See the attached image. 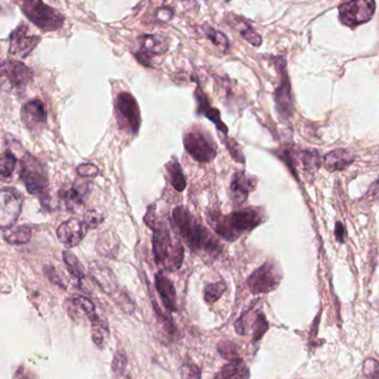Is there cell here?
<instances>
[{
  "instance_id": "cell-3",
  "label": "cell",
  "mask_w": 379,
  "mask_h": 379,
  "mask_svg": "<svg viewBox=\"0 0 379 379\" xmlns=\"http://www.w3.org/2000/svg\"><path fill=\"white\" fill-rule=\"evenodd\" d=\"M262 222L263 215L260 208H244L228 215L217 211L208 213V223L211 224L212 229L228 242H234L241 235L258 228Z\"/></svg>"
},
{
  "instance_id": "cell-36",
  "label": "cell",
  "mask_w": 379,
  "mask_h": 379,
  "mask_svg": "<svg viewBox=\"0 0 379 379\" xmlns=\"http://www.w3.org/2000/svg\"><path fill=\"white\" fill-rule=\"evenodd\" d=\"M269 330V323L263 314H260L255 319L253 324V339L258 341L263 337L264 334L267 333Z\"/></svg>"
},
{
  "instance_id": "cell-13",
  "label": "cell",
  "mask_w": 379,
  "mask_h": 379,
  "mask_svg": "<svg viewBox=\"0 0 379 379\" xmlns=\"http://www.w3.org/2000/svg\"><path fill=\"white\" fill-rule=\"evenodd\" d=\"M40 40V37L29 35L28 27L21 23V26L17 27L9 37V41H10L9 53L16 56L18 58H26L32 53V50L35 49Z\"/></svg>"
},
{
  "instance_id": "cell-17",
  "label": "cell",
  "mask_w": 379,
  "mask_h": 379,
  "mask_svg": "<svg viewBox=\"0 0 379 379\" xmlns=\"http://www.w3.org/2000/svg\"><path fill=\"white\" fill-rule=\"evenodd\" d=\"M21 118L23 123L29 130H40L41 127H44L47 119L44 102L38 99L27 102L23 107Z\"/></svg>"
},
{
  "instance_id": "cell-1",
  "label": "cell",
  "mask_w": 379,
  "mask_h": 379,
  "mask_svg": "<svg viewBox=\"0 0 379 379\" xmlns=\"http://www.w3.org/2000/svg\"><path fill=\"white\" fill-rule=\"evenodd\" d=\"M145 222L154 231L152 247L156 263L169 272L178 271L184 260V249L178 234L170 226L158 220L154 206H149Z\"/></svg>"
},
{
  "instance_id": "cell-10",
  "label": "cell",
  "mask_w": 379,
  "mask_h": 379,
  "mask_svg": "<svg viewBox=\"0 0 379 379\" xmlns=\"http://www.w3.org/2000/svg\"><path fill=\"white\" fill-rule=\"evenodd\" d=\"M375 9V0H352L341 6L339 18L346 26L356 27L371 21Z\"/></svg>"
},
{
  "instance_id": "cell-20",
  "label": "cell",
  "mask_w": 379,
  "mask_h": 379,
  "mask_svg": "<svg viewBox=\"0 0 379 379\" xmlns=\"http://www.w3.org/2000/svg\"><path fill=\"white\" fill-rule=\"evenodd\" d=\"M195 99H197V113L202 114V116L206 117L210 121L215 123V127L223 132V134H228V127L225 123L221 119L220 111L212 107L210 102H208V98L203 93L202 89L200 87H197L195 90Z\"/></svg>"
},
{
  "instance_id": "cell-6",
  "label": "cell",
  "mask_w": 379,
  "mask_h": 379,
  "mask_svg": "<svg viewBox=\"0 0 379 379\" xmlns=\"http://www.w3.org/2000/svg\"><path fill=\"white\" fill-rule=\"evenodd\" d=\"M117 121L121 130L127 134H138L141 125L139 104L131 93H120L114 101Z\"/></svg>"
},
{
  "instance_id": "cell-28",
  "label": "cell",
  "mask_w": 379,
  "mask_h": 379,
  "mask_svg": "<svg viewBox=\"0 0 379 379\" xmlns=\"http://www.w3.org/2000/svg\"><path fill=\"white\" fill-rule=\"evenodd\" d=\"M71 306L77 312L80 310V312L84 313V315L87 316L88 319L91 321V323L99 321L96 307L93 305V302L90 301L89 298L84 297V296H77L71 301Z\"/></svg>"
},
{
  "instance_id": "cell-12",
  "label": "cell",
  "mask_w": 379,
  "mask_h": 379,
  "mask_svg": "<svg viewBox=\"0 0 379 379\" xmlns=\"http://www.w3.org/2000/svg\"><path fill=\"white\" fill-rule=\"evenodd\" d=\"M34 73L21 61L7 60L0 66V82L8 89H23L32 80Z\"/></svg>"
},
{
  "instance_id": "cell-25",
  "label": "cell",
  "mask_w": 379,
  "mask_h": 379,
  "mask_svg": "<svg viewBox=\"0 0 379 379\" xmlns=\"http://www.w3.org/2000/svg\"><path fill=\"white\" fill-rule=\"evenodd\" d=\"M167 171H168L170 181H171L172 186H173L178 192L184 191L186 186V178L183 174L182 167L180 164L177 158H172L167 165Z\"/></svg>"
},
{
  "instance_id": "cell-42",
  "label": "cell",
  "mask_w": 379,
  "mask_h": 379,
  "mask_svg": "<svg viewBox=\"0 0 379 379\" xmlns=\"http://www.w3.org/2000/svg\"><path fill=\"white\" fill-rule=\"evenodd\" d=\"M77 171H78L79 175L84 178L96 177L99 174L98 167L91 164V163H84V164L79 165Z\"/></svg>"
},
{
  "instance_id": "cell-8",
  "label": "cell",
  "mask_w": 379,
  "mask_h": 379,
  "mask_svg": "<svg viewBox=\"0 0 379 379\" xmlns=\"http://www.w3.org/2000/svg\"><path fill=\"white\" fill-rule=\"evenodd\" d=\"M282 273L272 260H267L247 278V286L253 294H267L278 289Z\"/></svg>"
},
{
  "instance_id": "cell-46",
  "label": "cell",
  "mask_w": 379,
  "mask_h": 379,
  "mask_svg": "<svg viewBox=\"0 0 379 379\" xmlns=\"http://www.w3.org/2000/svg\"><path fill=\"white\" fill-rule=\"evenodd\" d=\"M228 1H230V0H228Z\"/></svg>"
},
{
  "instance_id": "cell-11",
  "label": "cell",
  "mask_w": 379,
  "mask_h": 379,
  "mask_svg": "<svg viewBox=\"0 0 379 379\" xmlns=\"http://www.w3.org/2000/svg\"><path fill=\"white\" fill-rule=\"evenodd\" d=\"M23 204V195L15 188L0 190V229H8L17 222Z\"/></svg>"
},
{
  "instance_id": "cell-15",
  "label": "cell",
  "mask_w": 379,
  "mask_h": 379,
  "mask_svg": "<svg viewBox=\"0 0 379 379\" xmlns=\"http://www.w3.org/2000/svg\"><path fill=\"white\" fill-rule=\"evenodd\" d=\"M285 162L289 163L293 171H295L296 165L299 163L302 171L304 172L307 178H310L315 174L321 167V158L319 152L314 150L301 151L296 158L293 156L292 152L286 151L285 154Z\"/></svg>"
},
{
  "instance_id": "cell-35",
  "label": "cell",
  "mask_w": 379,
  "mask_h": 379,
  "mask_svg": "<svg viewBox=\"0 0 379 379\" xmlns=\"http://www.w3.org/2000/svg\"><path fill=\"white\" fill-rule=\"evenodd\" d=\"M217 350L221 354V356L228 360H233V359L240 358L239 357L238 347L236 344L230 341H222L217 346Z\"/></svg>"
},
{
  "instance_id": "cell-45",
  "label": "cell",
  "mask_w": 379,
  "mask_h": 379,
  "mask_svg": "<svg viewBox=\"0 0 379 379\" xmlns=\"http://www.w3.org/2000/svg\"><path fill=\"white\" fill-rule=\"evenodd\" d=\"M335 236L336 240L339 241V242H341V243H343L345 241V229L344 226H343L342 223H337L336 224V229H335Z\"/></svg>"
},
{
  "instance_id": "cell-21",
  "label": "cell",
  "mask_w": 379,
  "mask_h": 379,
  "mask_svg": "<svg viewBox=\"0 0 379 379\" xmlns=\"http://www.w3.org/2000/svg\"><path fill=\"white\" fill-rule=\"evenodd\" d=\"M355 156L344 149L332 151L325 156L324 165L328 171H341L347 169L354 162Z\"/></svg>"
},
{
  "instance_id": "cell-9",
  "label": "cell",
  "mask_w": 379,
  "mask_h": 379,
  "mask_svg": "<svg viewBox=\"0 0 379 379\" xmlns=\"http://www.w3.org/2000/svg\"><path fill=\"white\" fill-rule=\"evenodd\" d=\"M274 62H276L278 73L281 77L280 86L276 91V111L282 120H289L292 118L294 113V104H293L290 79L287 75L286 62L283 57H276Z\"/></svg>"
},
{
  "instance_id": "cell-43",
  "label": "cell",
  "mask_w": 379,
  "mask_h": 379,
  "mask_svg": "<svg viewBox=\"0 0 379 379\" xmlns=\"http://www.w3.org/2000/svg\"><path fill=\"white\" fill-rule=\"evenodd\" d=\"M118 304L121 307L122 310H125V313H132L134 312V305L132 302H131L129 296L125 295V293H121L119 294V297H118Z\"/></svg>"
},
{
  "instance_id": "cell-44",
  "label": "cell",
  "mask_w": 379,
  "mask_h": 379,
  "mask_svg": "<svg viewBox=\"0 0 379 379\" xmlns=\"http://www.w3.org/2000/svg\"><path fill=\"white\" fill-rule=\"evenodd\" d=\"M45 272H46V276H48V278H49L52 283L57 284L59 286L64 287V285L62 284V281H61L60 276L57 274L53 267H45Z\"/></svg>"
},
{
  "instance_id": "cell-23",
  "label": "cell",
  "mask_w": 379,
  "mask_h": 379,
  "mask_svg": "<svg viewBox=\"0 0 379 379\" xmlns=\"http://www.w3.org/2000/svg\"><path fill=\"white\" fill-rule=\"evenodd\" d=\"M90 272L95 282L104 292L110 294L117 290L116 278L108 267H103L101 264L95 263L91 265Z\"/></svg>"
},
{
  "instance_id": "cell-40",
  "label": "cell",
  "mask_w": 379,
  "mask_h": 379,
  "mask_svg": "<svg viewBox=\"0 0 379 379\" xmlns=\"http://www.w3.org/2000/svg\"><path fill=\"white\" fill-rule=\"evenodd\" d=\"M127 360L125 357V353L120 350L117 352L113 358L112 362V371L117 374V375H121L125 371V367H127Z\"/></svg>"
},
{
  "instance_id": "cell-34",
  "label": "cell",
  "mask_w": 379,
  "mask_h": 379,
  "mask_svg": "<svg viewBox=\"0 0 379 379\" xmlns=\"http://www.w3.org/2000/svg\"><path fill=\"white\" fill-rule=\"evenodd\" d=\"M226 290V284L224 282L219 283L208 284L204 289V299L208 304H213L220 299Z\"/></svg>"
},
{
  "instance_id": "cell-31",
  "label": "cell",
  "mask_w": 379,
  "mask_h": 379,
  "mask_svg": "<svg viewBox=\"0 0 379 379\" xmlns=\"http://www.w3.org/2000/svg\"><path fill=\"white\" fill-rule=\"evenodd\" d=\"M203 32L208 37V40L211 41L212 44H215V46L219 47L222 51H226V50L229 49V39L222 32L208 26L203 28Z\"/></svg>"
},
{
  "instance_id": "cell-4",
  "label": "cell",
  "mask_w": 379,
  "mask_h": 379,
  "mask_svg": "<svg viewBox=\"0 0 379 379\" xmlns=\"http://www.w3.org/2000/svg\"><path fill=\"white\" fill-rule=\"evenodd\" d=\"M21 6L23 14L39 29L55 32L64 25V16L42 0H21Z\"/></svg>"
},
{
  "instance_id": "cell-16",
  "label": "cell",
  "mask_w": 379,
  "mask_h": 379,
  "mask_svg": "<svg viewBox=\"0 0 379 379\" xmlns=\"http://www.w3.org/2000/svg\"><path fill=\"white\" fill-rule=\"evenodd\" d=\"M258 184L256 178L249 175L245 171H239L232 178L230 192L232 200L235 204H242L245 202L251 192L254 191Z\"/></svg>"
},
{
  "instance_id": "cell-39",
  "label": "cell",
  "mask_w": 379,
  "mask_h": 379,
  "mask_svg": "<svg viewBox=\"0 0 379 379\" xmlns=\"http://www.w3.org/2000/svg\"><path fill=\"white\" fill-rule=\"evenodd\" d=\"M363 371L369 379H379V363L373 358L366 359L363 365Z\"/></svg>"
},
{
  "instance_id": "cell-29",
  "label": "cell",
  "mask_w": 379,
  "mask_h": 379,
  "mask_svg": "<svg viewBox=\"0 0 379 379\" xmlns=\"http://www.w3.org/2000/svg\"><path fill=\"white\" fill-rule=\"evenodd\" d=\"M17 159L12 152H3L0 154V181H8L15 171Z\"/></svg>"
},
{
  "instance_id": "cell-41",
  "label": "cell",
  "mask_w": 379,
  "mask_h": 379,
  "mask_svg": "<svg viewBox=\"0 0 379 379\" xmlns=\"http://www.w3.org/2000/svg\"><path fill=\"white\" fill-rule=\"evenodd\" d=\"M181 375H182L183 379H201L200 368L193 363H186L182 366Z\"/></svg>"
},
{
  "instance_id": "cell-27",
  "label": "cell",
  "mask_w": 379,
  "mask_h": 379,
  "mask_svg": "<svg viewBox=\"0 0 379 379\" xmlns=\"http://www.w3.org/2000/svg\"><path fill=\"white\" fill-rule=\"evenodd\" d=\"M3 239L9 244H26L32 239V230L26 225L18 226L5 232Z\"/></svg>"
},
{
  "instance_id": "cell-38",
  "label": "cell",
  "mask_w": 379,
  "mask_h": 379,
  "mask_svg": "<svg viewBox=\"0 0 379 379\" xmlns=\"http://www.w3.org/2000/svg\"><path fill=\"white\" fill-rule=\"evenodd\" d=\"M225 142L226 148L231 154L232 158L238 161L240 163L245 162V158H244L243 151L241 149L240 145L235 140L230 139V138H225L224 140Z\"/></svg>"
},
{
  "instance_id": "cell-7",
  "label": "cell",
  "mask_w": 379,
  "mask_h": 379,
  "mask_svg": "<svg viewBox=\"0 0 379 379\" xmlns=\"http://www.w3.org/2000/svg\"><path fill=\"white\" fill-rule=\"evenodd\" d=\"M21 178L28 192L34 195L44 194L48 188V174L44 164L30 154L21 159Z\"/></svg>"
},
{
  "instance_id": "cell-30",
  "label": "cell",
  "mask_w": 379,
  "mask_h": 379,
  "mask_svg": "<svg viewBox=\"0 0 379 379\" xmlns=\"http://www.w3.org/2000/svg\"><path fill=\"white\" fill-rule=\"evenodd\" d=\"M64 264L67 267L68 271H69L71 276H75L78 280H84V265L80 263L79 258L75 256L73 253L69 252V251H64Z\"/></svg>"
},
{
  "instance_id": "cell-24",
  "label": "cell",
  "mask_w": 379,
  "mask_h": 379,
  "mask_svg": "<svg viewBox=\"0 0 379 379\" xmlns=\"http://www.w3.org/2000/svg\"><path fill=\"white\" fill-rule=\"evenodd\" d=\"M215 379H249V368L243 359H233L219 371Z\"/></svg>"
},
{
  "instance_id": "cell-19",
  "label": "cell",
  "mask_w": 379,
  "mask_h": 379,
  "mask_svg": "<svg viewBox=\"0 0 379 379\" xmlns=\"http://www.w3.org/2000/svg\"><path fill=\"white\" fill-rule=\"evenodd\" d=\"M156 291L162 299L163 305L168 310H177V292L171 280L163 272H158L156 276Z\"/></svg>"
},
{
  "instance_id": "cell-32",
  "label": "cell",
  "mask_w": 379,
  "mask_h": 379,
  "mask_svg": "<svg viewBox=\"0 0 379 379\" xmlns=\"http://www.w3.org/2000/svg\"><path fill=\"white\" fill-rule=\"evenodd\" d=\"M91 334H93V341L95 344L99 348H103L104 345L107 344L108 339H109V330L100 319L93 323Z\"/></svg>"
},
{
  "instance_id": "cell-22",
  "label": "cell",
  "mask_w": 379,
  "mask_h": 379,
  "mask_svg": "<svg viewBox=\"0 0 379 379\" xmlns=\"http://www.w3.org/2000/svg\"><path fill=\"white\" fill-rule=\"evenodd\" d=\"M139 41L143 55H163L169 49L168 40L161 35H143Z\"/></svg>"
},
{
  "instance_id": "cell-14",
  "label": "cell",
  "mask_w": 379,
  "mask_h": 379,
  "mask_svg": "<svg viewBox=\"0 0 379 379\" xmlns=\"http://www.w3.org/2000/svg\"><path fill=\"white\" fill-rule=\"evenodd\" d=\"M88 228L84 221L78 219H69L58 228L57 234L59 241L68 247H75L82 243L84 236L87 234Z\"/></svg>"
},
{
  "instance_id": "cell-5",
  "label": "cell",
  "mask_w": 379,
  "mask_h": 379,
  "mask_svg": "<svg viewBox=\"0 0 379 379\" xmlns=\"http://www.w3.org/2000/svg\"><path fill=\"white\" fill-rule=\"evenodd\" d=\"M183 143L188 154L197 162L210 163L217 156V147L215 140L201 127L188 129L183 136Z\"/></svg>"
},
{
  "instance_id": "cell-33",
  "label": "cell",
  "mask_w": 379,
  "mask_h": 379,
  "mask_svg": "<svg viewBox=\"0 0 379 379\" xmlns=\"http://www.w3.org/2000/svg\"><path fill=\"white\" fill-rule=\"evenodd\" d=\"M235 26L238 27L241 36H242L247 42H249V44L255 47L260 46V45L262 44V38H260V36L253 29L252 27L244 23V21H240V19H239L238 23H235Z\"/></svg>"
},
{
  "instance_id": "cell-26",
  "label": "cell",
  "mask_w": 379,
  "mask_h": 379,
  "mask_svg": "<svg viewBox=\"0 0 379 379\" xmlns=\"http://www.w3.org/2000/svg\"><path fill=\"white\" fill-rule=\"evenodd\" d=\"M97 247L100 254L106 258H113L119 249V243L114 235L110 234V232H106L99 238Z\"/></svg>"
},
{
  "instance_id": "cell-18",
  "label": "cell",
  "mask_w": 379,
  "mask_h": 379,
  "mask_svg": "<svg viewBox=\"0 0 379 379\" xmlns=\"http://www.w3.org/2000/svg\"><path fill=\"white\" fill-rule=\"evenodd\" d=\"M91 191V184L89 182H77L70 188L60 191L61 200L70 211H75L84 206Z\"/></svg>"
},
{
  "instance_id": "cell-37",
  "label": "cell",
  "mask_w": 379,
  "mask_h": 379,
  "mask_svg": "<svg viewBox=\"0 0 379 379\" xmlns=\"http://www.w3.org/2000/svg\"><path fill=\"white\" fill-rule=\"evenodd\" d=\"M103 215L97 210H89L86 212L84 217V222L87 225L88 229H96L103 222Z\"/></svg>"
},
{
  "instance_id": "cell-2",
  "label": "cell",
  "mask_w": 379,
  "mask_h": 379,
  "mask_svg": "<svg viewBox=\"0 0 379 379\" xmlns=\"http://www.w3.org/2000/svg\"><path fill=\"white\" fill-rule=\"evenodd\" d=\"M175 229L188 249L204 258H215L222 251L220 242L210 230L184 206H177L172 213Z\"/></svg>"
}]
</instances>
